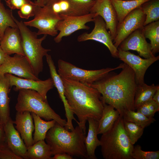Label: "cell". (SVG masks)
<instances>
[{
	"mask_svg": "<svg viewBox=\"0 0 159 159\" xmlns=\"http://www.w3.org/2000/svg\"><path fill=\"white\" fill-rule=\"evenodd\" d=\"M120 115L112 106L103 103L101 117L98 121V134H102L109 130Z\"/></svg>",
	"mask_w": 159,
	"mask_h": 159,
	"instance_id": "603a6c76",
	"label": "cell"
},
{
	"mask_svg": "<svg viewBox=\"0 0 159 159\" xmlns=\"http://www.w3.org/2000/svg\"><path fill=\"white\" fill-rule=\"evenodd\" d=\"M38 0H36V1H38Z\"/></svg>",
	"mask_w": 159,
	"mask_h": 159,
	"instance_id": "681fc988",
	"label": "cell"
},
{
	"mask_svg": "<svg viewBox=\"0 0 159 159\" xmlns=\"http://www.w3.org/2000/svg\"><path fill=\"white\" fill-rule=\"evenodd\" d=\"M145 16L144 26L159 20V0H150L140 6Z\"/></svg>",
	"mask_w": 159,
	"mask_h": 159,
	"instance_id": "f1b7e54d",
	"label": "cell"
},
{
	"mask_svg": "<svg viewBox=\"0 0 159 159\" xmlns=\"http://www.w3.org/2000/svg\"><path fill=\"white\" fill-rule=\"evenodd\" d=\"M52 156L50 146L41 140L27 148L24 159H51Z\"/></svg>",
	"mask_w": 159,
	"mask_h": 159,
	"instance_id": "d4e9b609",
	"label": "cell"
},
{
	"mask_svg": "<svg viewBox=\"0 0 159 159\" xmlns=\"http://www.w3.org/2000/svg\"><path fill=\"white\" fill-rule=\"evenodd\" d=\"M14 124V121L10 117L4 125L7 145L15 154L24 159L27 147Z\"/></svg>",
	"mask_w": 159,
	"mask_h": 159,
	"instance_id": "ffe728a7",
	"label": "cell"
},
{
	"mask_svg": "<svg viewBox=\"0 0 159 159\" xmlns=\"http://www.w3.org/2000/svg\"><path fill=\"white\" fill-rule=\"evenodd\" d=\"M122 117L124 120L133 122L144 128L156 121L153 117H147L141 112L135 111H126Z\"/></svg>",
	"mask_w": 159,
	"mask_h": 159,
	"instance_id": "1f68e13d",
	"label": "cell"
},
{
	"mask_svg": "<svg viewBox=\"0 0 159 159\" xmlns=\"http://www.w3.org/2000/svg\"><path fill=\"white\" fill-rule=\"evenodd\" d=\"M93 21L94 27L90 33L84 32L77 38L78 42L88 40H93L105 45L109 50L111 56L118 58V50L113 43V39L106 28L105 23L103 18L99 15L96 16Z\"/></svg>",
	"mask_w": 159,
	"mask_h": 159,
	"instance_id": "8fae6325",
	"label": "cell"
},
{
	"mask_svg": "<svg viewBox=\"0 0 159 159\" xmlns=\"http://www.w3.org/2000/svg\"><path fill=\"white\" fill-rule=\"evenodd\" d=\"M122 1H131V0H121Z\"/></svg>",
	"mask_w": 159,
	"mask_h": 159,
	"instance_id": "bcb514c9",
	"label": "cell"
},
{
	"mask_svg": "<svg viewBox=\"0 0 159 159\" xmlns=\"http://www.w3.org/2000/svg\"><path fill=\"white\" fill-rule=\"evenodd\" d=\"M14 123L26 147L32 145L34 144L32 133L34 127L31 112H17Z\"/></svg>",
	"mask_w": 159,
	"mask_h": 159,
	"instance_id": "ac0fdd59",
	"label": "cell"
},
{
	"mask_svg": "<svg viewBox=\"0 0 159 159\" xmlns=\"http://www.w3.org/2000/svg\"><path fill=\"white\" fill-rule=\"evenodd\" d=\"M61 19L60 16L53 12L46 5L41 7L36 5L34 18L24 23L27 26L37 29V35L44 34L56 36L58 34L56 26Z\"/></svg>",
	"mask_w": 159,
	"mask_h": 159,
	"instance_id": "ba28073f",
	"label": "cell"
},
{
	"mask_svg": "<svg viewBox=\"0 0 159 159\" xmlns=\"http://www.w3.org/2000/svg\"><path fill=\"white\" fill-rule=\"evenodd\" d=\"M122 69L118 74L110 72L91 86L101 94L103 103L112 106L122 116L126 111L135 110L134 99L137 85L133 70L125 63Z\"/></svg>",
	"mask_w": 159,
	"mask_h": 159,
	"instance_id": "6da1fadb",
	"label": "cell"
},
{
	"mask_svg": "<svg viewBox=\"0 0 159 159\" xmlns=\"http://www.w3.org/2000/svg\"><path fill=\"white\" fill-rule=\"evenodd\" d=\"M131 157L132 159H158L159 150L147 151L142 150L139 145L134 146Z\"/></svg>",
	"mask_w": 159,
	"mask_h": 159,
	"instance_id": "e575fe53",
	"label": "cell"
},
{
	"mask_svg": "<svg viewBox=\"0 0 159 159\" xmlns=\"http://www.w3.org/2000/svg\"><path fill=\"white\" fill-rule=\"evenodd\" d=\"M1 37L0 34V43H1Z\"/></svg>",
	"mask_w": 159,
	"mask_h": 159,
	"instance_id": "7dc6e473",
	"label": "cell"
},
{
	"mask_svg": "<svg viewBox=\"0 0 159 159\" xmlns=\"http://www.w3.org/2000/svg\"><path fill=\"white\" fill-rule=\"evenodd\" d=\"M100 140L104 159H132L131 154L134 145L129 138L121 115L112 127L102 134Z\"/></svg>",
	"mask_w": 159,
	"mask_h": 159,
	"instance_id": "277c9868",
	"label": "cell"
},
{
	"mask_svg": "<svg viewBox=\"0 0 159 159\" xmlns=\"http://www.w3.org/2000/svg\"><path fill=\"white\" fill-rule=\"evenodd\" d=\"M138 112L149 118L153 117L155 113L159 111V105L152 99L150 100L138 108Z\"/></svg>",
	"mask_w": 159,
	"mask_h": 159,
	"instance_id": "d590c367",
	"label": "cell"
},
{
	"mask_svg": "<svg viewBox=\"0 0 159 159\" xmlns=\"http://www.w3.org/2000/svg\"><path fill=\"white\" fill-rule=\"evenodd\" d=\"M53 12L59 16H76L68 0H56L45 4Z\"/></svg>",
	"mask_w": 159,
	"mask_h": 159,
	"instance_id": "4dcf8cb0",
	"label": "cell"
},
{
	"mask_svg": "<svg viewBox=\"0 0 159 159\" xmlns=\"http://www.w3.org/2000/svg\"><path fill=\"white\" fill-rule=\"evenodd\" d=\"M71 131L57 122L48 131L45 139L50 146L52 155L66 153L72 156L87 158L85 134L79 125Z\"/></svg>",
	"mask_w": 159,
	"mask_h": 159,
	"instance_id": "3957f363",
	"label": "cell"
},
{
	"mask_svg": "<svg viewBox=\"0 0 159 159\" xmlns=\"http://www.w3.org/2000/svg\"><path fill=\"white\" fill-rule=\"evenodd\" d=\"M56 0H46L45 3V4H48L53 1H55Z\"/></svg>",
	"mask_w": 159,
	"mask_h": 159,
	"instance_id": "f6af8a7d",
	"label": "cell"
},
{
	"mask_svg": "<svg viewBox=\"0 0 159 159\" xmlns=\"http://www.w3.org/2000/svg\"><path fill=\"white\" fill-rule=\"evenodd\" d=\"M73 157L71 155L66 153H60L56 154L52 157L51 159H72Z\"/></svg>",
	"mask_w": 159,
	"mask_h": 159,
	"instance_id": "60d3db41",
	"label": "cell"
},
{
	"mask_svg": "<svg viewBox=\"0 0 159 159\" xmlns=\"http://www.w3.org/2000/svg\"><path fill=\"white\" fill-rule=\"evenodd\" d=\"M110 0L116 11L119 23H120L131 11L150 0Z\"/></svg>",
	"mask_w": 159,
	"mask_h": 159,
	"instance_id": "cb8c5ba5",
	"label": "cell"
},
{
	"mask_svg": "<svg viewBox=\"0 0 159 159\" xmlns=\"http://www.w3.org/2000/svg\"><path fill=\"white\" fill-rule=\"evenodd\" d=\"M7 54L0 47V66L4 62Z\"/></svg>",
	"mask_w": 159,
	"mask_h": 159,
	"instance_id": "b9f144b4",
	"label": "cell"
},
{
	"mask_svg": "<svg viewBox=\"0 0 159 159\" xmlns=\"http://www.w3.org/2000/svg\"><path fill=\"white\" fill-rule=\"evenodd\" d=\"M90 13L96 14L103 18L113 40L116 36L118 22L116 11L110 0H96Z\"/></svg>",
	"mask_w": 159,
	"mask_h": 159,
	"instance_id": "2e32d148",
	"label": "cell"
},
{
	"mask_svg": "<svg viewBox=\"0 0 159 159\" xmlns=\"http://www.w3.org/2000/svg\"><path fill=\"white\" fill-rule=\"evenodd\" d=\"M46 61L49 67L51 78L58 92L59 97L64 105L65 116L67 118L65 128L71 131L74 130L72 123V120L77 121L74 116V114L70 109L64 95V89L62 79L57 72L54 62L51 55L48 54L46 56Z\"/></svg>",
	"mask_w": 159,
	"mask_h": 159,
	"instance_id": "e0dca14e",
	"label": "cell"
},
{
	"mask_svg": "<svg viewBox=\"0 0 159 159\" xmlns=\"http://www.w3.org/2000/svg\"><path fill=\"white\" fill-rule=\"evenodd\" d=\"M123 123L129 138L134 145L143 135L144 128L133 122L124 120Z\"/></svg>",
	"mask_w": 159,
	"mask_h": 159,
	"instance_id": "836d02e7",
	"label": "cell"
},
{
	"mask_svg": "<svg viewBox=\"0 0 159 159\" xmlns=\"http://www.w3.org/2000/svg\"><path fill=\"white\" fill-rule=\"evenodd\" d=\"M152 99L159 105V88H158L154 93Z\"/></svg>",
	"mask_w": 159,
	"mask_h": 159,
	"instance_id": "7bdbcfd3",
	"label": "cell"
},
{
	"mask_svg": "<svg viewBox=\"0 0 159 159\" xmlns=\"http://www.w3.org/2000/svg\"><path fill=\"white\" fill-rule=\"evenodd\" d=\"M36 6L35 3L32 1L24 4L18 11L19 16L21 18L26 19L34 16Z\"/></svg>",
	"mask_w": 159,
	"mask_h": 159,
	"instance_id": "8d00e7d4",
	"label": "cell"
},
{
	"mask_svg": "<svg viewBox=\"0 0 159 159\" xmlns=\"http://www.w3.org/2000/svg\"><path fill=\"white\" fill-rule=\"evenodd\" d=\"M18 28L14 20L12 10L6 8L0 0V34L1 38L8 27Z\"/></svg>",
	"mask_w": 159,
	"mask_h": 159,
	"instance_id": "f546056e",
	"label": "cell"
},
{
	"mask_svg": "<svg viewBox=\"0 0 159 159\" xmlns=\"http://www.w3.org/2000/svg\"><path fill=\"white\" fill-rule=\"evenodd\" d=\"M0 124H1V121H0Z\"/></svg>",
	"mask_w": 159,
	"mask_h": 159,
	"instance_id": "c3c4849f",
	"label": "cell"
},
{
	"mask_svg": "<svg viewBox=\"0 0 159 159\" xmlns=\"http://www.w3.org/2000/svg\"><path fill=\"white\" fill-rule=\"evenodd\" d=\"M76 16H82L90 13L95 4L94 0H68Z\"/></svg>",
	"mask_w": 159,
	"mask_h": 159,
	"instance_id": "d6a6232c",
	"label": "cell"
},
{
	"mask_svg": "<svg viewBox=\"0 0 159 159\" xmlns=\"http://www.w3.org/2000/svg\"><path fill=\"white\" fill-rule=\"evenodd\" d=\"M95 1H96V0H94Z\"/></svg>",
	"mask_w": 159,
	"mask_h": 159,
	"instance_id": "f907efd6",
	"label": "cell"
},
{
	"mask_svg": "<svg viewBox=\"0 0 159 159\" xmlns=\"http://www.w3.org/2000/svg\"><path fill=\"white\" fill-rule=\"evenodd\" d=\"M69 106L79 121L76 122L86 134V123L89 118L99 121L103 107L101 94L96 89L80 82L61 77Z\"/></svg>",
	"mask_w": 159,
	"mask_h": 159,
	"instance_id": "7a4b0ae2",
	"label": "cell"
},
{
	"mask_svg": "<svg viewBox=\"0 0 159 159\" xmlns=\"http://www.w3.org/2000/svg\"><path fill=\"white\" fill-rule=\"evenodd\" d=\"M34 121V132L33 139L34 144L39 140H44L48 131L54 126V120L44 121L36 114L31 112Z\"/></svg>",
	"mask_w": 159,
	"mask_h": 159,
	"instance_id": "4316f807",
	"label": "cell"
},
{
	"mask_svg": "<svg viewBox=\"0 0 159 159\" xmlns=\"http://www.w3.org/2000/svg\"><path fill=\"white\" fill-rule=\"evenodd\" d=\"M158 88V85H155L153 84L148 85L144 83L141 85H137L134 99V105L135 110L147 101L152 99Z\"/></svg>",
	"mask_w": 159,
	"mask_h": 159,
	"instance_id": "484cf974",
	"label": "cell"
},
{
	"mask_svg": "<svg viewBox=\"0 0 159 159\" xmlns=\"http://www.w3.org/2000/svg\"><path fill=\"white\" fill-rule=\"evenodd\" d=\"M5 74L9 79L11 87H14V91H19L22 89L34 90L38 92L45 100H47L48 92L54 87L51 77L44 80H35L19 77L9 73Z\"/></svg>",
	"mask_w": 159,
	"mask_h": 159,
	"instance_id": "9a60e30c",
	"label": "cell"
},
{
	"mask_svg": "<svg viewBox=\"0 0 159 159\" xmlns=\"http://www.w3.org/2000/svg\"><path fill=\"white\" fill-rule=\"evenodd\" d=\"M9 73L26 79L39 80L25 56L15 54L13 57L7 54L4 63L0 66V74Z\"/></svg>",
	"mask_w": 159,
	"mask_h": 159,
	"instance_id": "30bf717a",
	"label": "cell"
},
{
	"mask_svg": "<svg viewBox=\"0 0 159 159\" xmlns=\"http://www.w3.org/2000/svg\"><path fill=\"white\" fill-rule=\"evenodd\" d=\"M143 30L145 38L150 41L152 52L155 55L159 52V20L144 26Z\"/></svg>",
	"mask_w": 159,
	"mask_h": 159,
	"instance_id": "83f0119b",
	"label": "cell"
},
{
	"mask_svg": "<svg viewBox=\"0 0 159 159\" xmlns=\"http://www.w3.org/2000/svg\"><path fill=\"white\" fill-rule=\"evenodd\" d=\"M11 88L9 79L6 74H0V120L3 125L10 117L9 95Z\"/></svg>",
	"mask_w": 159,
	"mask_h": 159,
	"instance_id": "44dd1931",
	"label": "cell"
},
{
	"mask_svg": "<svg viewBox=\"0 0 159 159\" xmlns=\"http://www.w3.org/2000/svg\"><path fill=\"white\" fill-rule=\"evenodd\" d=\"M0 47L7 54H17L25 56L21 37L18 28L7 27L1 38Z\"/></svg>",
	"mask_w": 159,
	"mask_h": 159,
	"instance_id": "d6986e66",
	"label": "cell"
},
{
	"mask_svg": "<svg viewBox=\"0 0 159 159\" xmlns=\"http://www.w3.org/2000/svg\"><path fill=\"white\" fill-rule=\"evenodd\" d=\"M0 159H23L14 153L6 145L0 149Z\"/></svg>",
	"mask_w": 159,
	"mask_h": 159,
	"instance_id": "74e56055",
	"label": "cell"
},
{
	"mask_svg": "<svg viewBox=\"0 0 159 159\" xmlns=\"http://www.w3.org/2000/svg\"><path fill=\"white\" fill-rule=\"evenodd\" d=\"M15 108L17 112L28 111L34 113L47 121L54 120L63 127L66 125L67 121L62 118L54 111L47 100L34 90L25 89L19 90Z\"/></svg>",
	"mask_w": 159,
	"mask_h": 159,
	"instance_id": "5b68a950",
	"label": "cell"
},
{
	"mask_svg": "<svg viewBox=\"0 0 159 159\" xmlns=\"http://www.w3.org/2000/svg\"><path fill=\"white\" fill-rule=\"evenodd\" d=\"M7 145L4 125L0 124V149Z\"/></svg>",
	"mask_w": 159,
	"mask_h": 159,
	"instance_id": "ab89813d",
	"label": "cell"
},
{
	"mask_svg": "<svg viewBox=\"0 0 159 159\" xmlns=\"http://www.w3.org/2000/svg\"><path fill=\"white\" fill-rule=\"evenodd\" d=\"M145 19V16L140 6L131 11L119 23L116 36L113 41L116 48H117L121 43L132 32L142 28Z\"/></svg>",
	"mask_w": 159,
	"mask_h": 159,
	"instance_id": "7c38bea8",
	"label": "cell"
},
{
	"mask_svg": "<svg viewBox=\"0 0 159 159\" xmlns=\"http://www.w3.org/2000/svg\"><path fill=\"white\" fill-rule=\"evenodd\" d=\"M125 63L114 68L107 67L98 70H88L81 69L61 59L58 61V73L61 77L74 80L91 85L102 79L110 72L122 69Z\"/></svg>",
	"mask_w": 159,
	"mask_h": 159,
	"instance_id": "52a82bcc",
	"label": "cell"
},
{
	"mask_svg": "<svg viewBox=\"0 0 159 159\" xmlns=\"http://www.w3.org/2000/svg\"><path fill=\"white\" fill-rule=\"evenodd\" d=\"M14 20L20 32L25 56L29 62L34 74L38 77L43 69V57L51 51L50 49L45 48L42 45L43 41L47 35H44L42 37L38 38L37 33L31 30L23 22L18 20L14 17Z\"/></svg>",
	"mask_w": 159,
	"mask_h": 159,
	"instance_id": "8992f818",
	"label": "cell"
},
{
	"mask_svg": "<svg viewBox=\"0 0 159 159\" xmlns=\"http://www.w3.org/2000/svg\"><path fill=\"white\" fill-rule=\"evenodd\" d=\"M143 27L136 30L129 35L119 45L118 50L135 51L145 59L155 57L150 43L147 42L144 35Z\"/></svg>",
	"mask_w": 159,
	"mask_h": 159,
	"instance_id": "5bb4252c",
	"label": "cell"
},
{
	"mask_svg": "<svg viewBox=\"0 0 159 159\" xmlns=\"http://www.w3.org/2000/svg\"><path fill=\"white\" fill-rule=\"evenodd\" d=\"M6 5L11 10L19 9L24 4L30 2V0H4Z\"/></svg>",
	"mask_w": 159,
	"mask_h": 159,
	"instance_id": "f35d334b",
	"label": "cell"
},
{
	"mask_svg": "<svg viewBox=\"0 0 159 159\" xmlns=\"http://www.w3.org/2000/svg\"><path fill=\"white\" fill-rule=\"evenodd\" d=\"M46 0H39L38 1H35V3L37 5L42 7L45 4Z\"/></svg>",
	"mask_w": 159,
	"mask_h": 159,
	"instance_id": "ee69618b",
	"label": "cell"
},
{
	"mask_svg": "<svg viewBox=\"0 0 159 159\" xmlns=\"http://www.w3.org/2000/svg\"><path fill=\"white\" fill-rule=\"evenodd\" d=\"M118 58L133 70L138 85L145 83L144 77L146 70L150 65L159 60V56L149 59H143L140 56L129 51L118 50Z\"/></svg>",
	"mask_w": 159,
	"mask_h": 159,
	"instance_id": "4fadbf2b",
	"label": "cell"
},
{
	"mask_svg": "<svg viewBox=\"0 0 159 159\" xmlns=\"http://www.w3.org/2000/svg\"><path fill=\"white\" fill-rule=\"evenodd\" d=\"M98 15L90 13L86 15L79 16H61L62 19L56 26V29L59 32L54 38L56 43H59L64 37L70 35L80 30H88L90 27L86 24L93 21L94 18Z\"/></svg>",
	"mask_w": 159,
	"mask_h": 159,
	"instance_id": "9c48e42d",
	"label": "cell"
},
{
	"mask_svg": "<svg viewBox=\"0 0 159 159\" xmlns=\"http://www.w3.org/2000/svg\"><path fill=\"white\" fill-rule=\"evenodd\" d=\"M89 128L87 136L86 137L85 144L87 158L96 159L95 151L97 148L100 145L97 138L98 121L92 118L88 119Z\"/></svg>",
	"mask_w": 159,
	"mask_h": 159,
	"instance_id": "7402d4cb",
	"label": "cell"
}]
</instances>
